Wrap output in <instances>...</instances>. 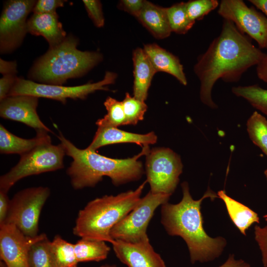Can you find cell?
<instances>
[{"mask_svg":"<svg viewBox=\"0 0 267 267\" xmlns=\"http://www.w3.org/2000/svg\"><path fill=\"white\" fill-rule=\"evenodd\" d=\"M65 151L63 145L41 144L20 155L18 163L0 178V190L8 192L18 181L25 177L55 171L64 167Z\"/></svg>","mask_w":267,"mask_h":267,"instance_id":"6","label":"cell"},{"mask_svg":"<svg viewBox=\"0 0 267 267\" xmlns=\"http://www.w3.org/2000/svg\"><path fill=\"white\" fill-rule=\"evenodd\" d=\"M171 195L154 194L150 191L141 198L136 206L111 230L114 240L135 243L149 240L147 228L156 209L168 202Z\"/></svg>","mask_w":267,"mask_h":267,"instance_id":"9","label":"cell"},{"mask_svg":"<svg viewBox=\"0 0 267 267\" xmlns=\"http://www.w3.org/2000/svg\"><path fill=\"white\" fill-rule=\"evenodd\" d=\"M83 2L89 17L94 25L98 28L103 27L105 21L100 1L96 0H84Z\"/></svg>","mask_w":267,"mask_h":267,"instance_id":"32","label":"cell"},{"mask_svg":"<svg viewBox=\"0 0 267 267\" xmlns=\"http://www.w3.org/2000/svg\"><path fill=\"white\" fill-rule=\"evenodd\" d=\"M50 244L45 235L31 246L28 255L30 267H54Z\"/></svg>","mask_w":267,"mask_h":267,"instance_id":"28","label":"cell"},{"mask_svg":"<svg viewBox=\"0 0 267 267\" xmlns=\"http://www.w3.org/2000/svg\"><path fill=\"white\" fill-rule=\"evenodd\" d=\"M218 14L254 39L260 48H267V17L242 0H222Z\"/></svg>","mask_w":267,"mask_h":267,"instance_id":"12","label":"cell"},{"mask_svg":"<svg viewBox=\"0 0 267 267\" xmlns=\"http://www.w3.org/2000/svg\"><path fill=\"white\" fill-rule=\"evenodd\" d=\"M217 195L224 202L231 221L243 234L246 235V230L253 223L259 222L257 213L228 196L224 190L219 191Z\"/></svg>","mask_w":267,"mask_h":267,"instance_id":"22","label":"cell"},{"mask_svg":"<svg viewBox=\"0 0 267 267\" xmlns=\"http://www.w3.org/2000/svg\"><path fill=\"white\" fill-rule=\"evenodd\" d=\"M107 114L96 122L98 127L117 128L125 125L126 118L122 101L108 97L104 102Z\"/></svg>","mask_w":267,"mask_h":267,"instance_id":"29","label":"cell"},{"mask_svg":"<svg viewBox=\"0 0 267 267\" xmlns=\"http://www.w3.org/2000/svg\"><path fill=\"white\" fill-rule=\"evenodd\" d=\"M0 267H6V266H5V265L4 264V263L3 262H2L1 261H0Z\"/></svg>","mask_w":267,"mask_h":267,"instance_id":"43","label":"cell"},{"mask_svg":"<svg viewBox=\"0 0 267 267\" xmlns=\"http://www.w3.org/2000/svg\"><path fill=\"white\" fill-rule=\"evenodd\" d=\"M65 0H39L33 9L34 13H49L56 12V9L64 5Z\"/></svg>","mask_w":267,"mask_h":267,"instance_id":"33","label":"cell"},{"mask_svg":"<svg viewBox=\"0 0 267 267\" xmlns=\"http://www.w3.org/2000/svg\"><path fill=\"white\" fill-rule=\"evenodd\" d=\"M154 132L138 134L119 130L116 127H98L94 137L88 149L96 151L103 146L119 143H134L142 147L157 142Z\"/></svg>","mask_w":267,"mask_h":267,"instance_id":"16","label":"cell"},{"mask_svg":"<svg viewBox=\"0 0 267 267\" xmlns=\"http://www.w3.org/2000/svg\"><path fill=\"white\" fill-rule=\"evenodd\" d=\"M39 98L32 95L8 96L0 101L1 118L22 123L37 132H51L41 120L37 112Z\"/></svg>","mask_w":267,"mask_h":267,"instance_id":"14","label":"cell"},{"mask_svg":"<svg viewBox=\"0 0 267 267\" xmlns=\"http://www.w3.org/2000/svg\"><path fill=\"white\" fill-rule=\"evenodd\" d=\"M54 267H78L74 244L56 235L50 244Z\"/></svg>","mask_w":267,"mask_h":267,"instance_id":"24","label":"cell"},{"mask_svg":"<svg viewBox=\"0 0 267 267\" xmlns=\"http://www.w3.org/2000/svg\"><path fill=\"white\" fill-rule=\"evenodd\" d=\"M155 38L163 39L172 33L166 8L145 0L143 7L136 18Z\"/></svg>","mask_w":267,"mask_h":267,"instance_id":"20","label":"cell"},{"mask_svg":"<svg viewBox=\"0 0 267 267\" xmlns=\"http://www.w3.org/2000/svg\"><path fill=\"white\" fill-rule=\"evenodd\" d=\"M100 267H117L115 265L105 264V265H102Z\"/></svg>","mask_w":267,"mask_h":267,"instance_id":"42","label":"cell"},{"mask_svg":"<svg viewBox=\"0 0 267 267\" xmlns=\"http://www.w3.org/2000/svg\"><path fill=\"white\" fill-rule=\"evenodd\" d=\"M134 96L145 101L153 77L157 72L143 48H137L133 54Z\"/></svg>","mask_w":267,"mask_h":267,"instance_id":"19","label":"cell"},{"mask_svg":"<svg viewBox=\"0 0 267 267\" xmlns=\"http://www.w3.org/2000/svg\"><path fill=\"white\" fill-rule=\"evenodd\" d=\"M145 0H122L118 4V7L136 18L141 11Z\"/></svg>","mask_w":267,"mask_h":267,"instance_id":"35","label":"cell"},{"mask_svg":"<svg viewBox=\"0 0 267 267\" xmlns=\"http://www.w3.org/2000/svg\"><path fill=\"white\" fill-rule=\"evenodd\" d=\"M146 181L154 194L171 195L182 171L179 156L168 148H154L146 155Z\"/></svg>","mask_w":267,"mask_h":267,"instance_id":"10","label":"cell"},{"mask_svg":"<svg viewBox=\"0 0 267 267\" xmlns=\"http://www.w3.org/2000/svg\"><path fill=\"white\" fill-rule=\"evenodd\" d=\"M27 30L32 35L43 37L49 48L59 45L67 37L56 12L34 13L28 19Z\"/></svg>","mask_w":267,"mask_h":267,"instance_id":"17","label":"cell"},{"mask_svg":"<svg viewBox=\"0 0 267 267\" xmlns=\"http://www.w3.org/2000/svg\"><path fill=\"white\" fill-rule=\"evenodd\" d=\"M17 70L16 61H5L1 58L0 59V72L3 76L15 75Z\"/></svg>","mask_w":267,"mask_h":267,"instance_id":"38","label":"cell"},{"mask_svg":"<svg viewBox=\"0 0 267 267\" xmlns=\"http://www.w3.org/2000/svg\"><path fill=\"white\" fill-rule=\"evenodd\" d=\"M249 1L267 17V0H250Z\"/></svg>","mask_w":267,"mask_h":267,"instance_id":"41","label":"cell"},{"mask_svg":"<svg viewBox=\"0 0 267 267\" xmlns=\"http://www.w3.org/2000/svg\"><path fill=\"white\" fill-rule=\"evenodd\" d=\"M17 77L15 75H5L0 79V100L8 96Z\"/></svg>","mask_w":267,"mask_h":267,"instance_id":"36","label":"cell"},{"mask_svg":"<svg viewBox=\"0 0 267 267\" xmlns=\"http://www.w3.org/2000/svg\"><path fill=\"white\" fill-rule=\"evenodd\" d=\"M255 235L262 253L264 267H267V225L264 227L256 225Z\"/></svg>","mask_w":267,"mask_h":267,"instance_id":"34","label":"cell"},{"mask_svg":"<svg viewBox=\"0 0 267 267\" xmlns=\"http://www.w3.org/2000/svg\"><path fill=\"white\" fill-rule=\"evenodd\" d=\"M125 115V125H135L144 118L147 106L145 101L139 100L126 93L122 101Z\"/></svg>","mask_w":267,"mask_h":267,"instance_id":"30","label":"cell"},{"mask_svg":"<svg viewBox=\"0 0 267 267\" xmlns=\"http://www.w3.org/2000/svg\"><path fill=\"white\" fill-rule=\"evenodd\" d=\"M143 49L157 72L170 74L182 85H187L183 66L177 56L156 44H145Z\"/></svg>","mask_w":267,"mask_h":267,"instance_id":"18","label":"cell"},{"mask_svg":"<svg viewBox=\"0 0 267 267\" xmlns=\"http://www.w3.org/2000/svg\"><path fill=\"white\" fill-rule=\"evenodd\" d=\"M247 130L252 141L267 156V120L255 111L247 122Z\"/></svg>","mask_w":267,"mask_h":267,"instance_id":"26","label":"cell"},{"mask_svg":"<svg viewBox=\"0 0 267 267\" xmlns=\"http://www.w3.org/2000/svg\"><path fill=\"white\" fill-rule=\"evenodd\" d=\"M36 2L34 0H10L3 7L0 18V51L7 54L22 44L28 33L27 17Z\"/></svg>","mask_w":267,"mask_h":267,"instance_id":"11","label":"cell"},{"mask_svg":"<svg viewBox=\"0 0 267 267\" xmlns=\"http://www.w3.org/2000/svg\"><path fill=\"white\" fill-rule=\"evenodd\" d=\"M252 43L232 22L224 20L221 32L206 51L198 56L194 72L200 83L201 102L212 109L218 106L212 98L216 82H238L250 67L257 65L267 55Z\"/></svg>","mask_w":267,"mask_h":267,"instance_id":"1","label":"cell"},{"mask_svg":"<svg viewBox=\"0 0 267 267\" xmlns=\"http://www.w3.org/2000/svg\"><path fill=\"white\" fill-rule=\"evenodd\" d=\"M166 10L172 32L185 34L195 23L189 18L184 2L175 3Z\"/></svg>","mask_w":267,"mask_h":267,"instance_id":"27","label":"cell"},{"mask_svg":"<svg viewBox=\"0 0 267 267\" xmlns=\"http://www.w3.org/2000/svg\"><path fill=\"white\" fill-rule=\"evenodd\" d=\"M264 173H265V176L266 177V178H267V169L265 170Z\"/></svg>","mask_w":267,"mask_h":267,"instance_id":"44","label":"cell"},{"mask_svg":"<svg viewBox=\"0 0 267 267\" xmlns=\"http://www.w3.org/2000/svg\"><path fill=\"white\" fill-rule=\"evenodd\" d=\"M50 193L49 188L44 186L27 188L18 192L9 201L3 224L15 225L27 236L38 235L40 214Z\"/></svg>","mask_w":267,"mask_h":267,"instance_id":"7","label":"cell"},{"mask_svg":"<svg viewBox=\"0 0 267 267\" xmlns=\"http://www.w3.org/2000/svg\"><path fill=\"white\" fill-rule=\"evenodd\" d=\"M147 182L116 195H104L89 201L78 213L73 234L83 238L112 244V228L138 204Z\"/></svg>","mask_w":267,"mask_h":267,"instance_id":"4","label":"cell"},{"mask_svg":"<svg viewBox=\"0 0 267 267\" xmlns=\"http://www.w3.org/2000/svg\"><path fill=\"white\" fill-rule=\"evenodd\" d=\"M256 73L258 77L267 84V54L257 65Z\"/></svg>","mask_w":267,"mask_h":267,"instance_id":"39","label":"cell"},{"mask_svg":"<svg viewBox=\"0 0 267 267\" xmlns=\"http://www.w3.org/2000/svg\"><path fill=\"white\" fill-rule=\"evenodd\" d=\"M232 93L247 101L253 107L267 116V89L258 85L234 87Z\"/></svg>","mask_w":267,"mask_h":267,"instance_id":"25","label":"cell"},{"mask_svg":"<svg viewBox=\"0 0 267 267\" xmlns=\"http://www.w3.org/2000/svg\"><path fill=\"white\" fill-rule=\"evenodd\" d=\"M112 245L117 258L128 267H166L149 240L132 243L116 240Z\"/></svg>","mask_w":267,"mask_h":267,"instance_id":"15","label":"cell"},{"mask_svg":"<svg viewBox=\"0 0 267 267\" xmlns=\"http://www.w3.org/2000/svg\"><path fill=\"white\" fill-rule=\"evenodd\" d=\"M78 43L77 39L70 35L49 48L35 62L31 78L42 84L62 85L69 79L83 76L102 60L100 53L81 51L77 48Z\"/></svg>","mask_w":267,"mask_h":267,"instance_id":"5","label":"cell"},{"mask_svg":"<svg viewBox=\"0 0 267 267\" xmlns=\"http://www.w3.org/2000/svg\"><path fill=\"white\" fill-rule=\"evenodd\" d=\"M58 138L64 146L66 155L73 159L67 174L75 189L93 187L105 176L110 178L115 186L139 179L143 169L142 162L138 159L150 151L149 146H145L139 154L132 158L113 159L87 148L80 149L61 133Z\"/></svg>","mask_w":267,"mask_h":267,"instance_id":"3","label":"cell"},{"mask_svg":"<svg viewBox=\"0 0 267 267\" xmlns=\"http://www.w3.org/2000/svg\"><path fill=\"white\" fill-rule=\"evenodd\" d=\"M46 234L35 237L24 235L11 224L0 225V257L6 267H30L29 251L31 246Z\"/></svg>","mask_w":267,"mask_h":267,"instance_id":"13","label":"cell"},{"mask_svg":"<svg viewBox=\"0 0 267 267\" xmlns=\"http://www.w3.org/2000/svg\"><path fill=\"white\" fill-rule=\"evenodd\" d=\"M183 196L178 204L166 202L161 205V223L168 234L179 236L186 242L190 261L205 262L214 260L222 253L226 241L222 237L212 238L204 230L201 212L202 201L210 198L214 200L218 195L208 189L199 200H194L188 184H181Z\"/></svg>","mask_w":267,"mask_h":267,"instance_id":"2","label":"cell"},{"mask_svg":"<svg viewBox=\"0 0 267 267\" xmlns=\"http://www.w3.org/2000/svg\"><path fill=\"white\" fill-rule=\"evenodd\" d=\"M51 141L48 132H37L33 138L25 139L9 132L4 126L0 125V152L1 154H17L21 155L38 145Z\"/></svg>","mask_w":267,"mask_h":267,"instance_id":"21","label":"cell"},{"mask_svg":"<svg viewBox=\"0 0 267 267\" xmlns=\"http://www.w3.org/2000/svg\"><path fill=\"white\" fill-rule=\"evenodd\" d=\"M217 0H192L185 2L187 13L193 21L200 20L219 6Z\"/></svg>","mask_w":267,"mask_h":267,"instance_id":"31","label":"cell"},{"mask_svg":"<svg viewBox=\"0 0 267 267\" xmlns=\"http://www.w3.org/2000/svg\"><path fill=\"white\" fill-rule=\"evenodd\" d=\"M74 245L78 263L103 261L110 251V247L103 241L81 238Z\"/></svg>","mask_w":267,"mask_h":267,"instance_id":"23","label":"cell"},{"mask_svg":"<svg viewBox=\"0 0 267 267\" xmlns=\"http://www.w3.org/2000/svg\"><path fill=\"white\" fill-rule=\"evenodd\" d=\"M117 77L115 73L107 71L103 79L98 82L73 87L44 84L17 78L8 96L32 95L54 99L65 104L68 98L84 99L97 90H108V86L114 84Z\"/></svg>","mask_w":267,"mask_h":267,"instance_id":"8","label":"cell"},{"mask_svg":"<svg viewBox=\"0 0 267 267\" xmlns=\"http://www.w3.org/2000/svg\"><path fill=\"white\" fill-rule=\"evenodd\" d=\"M7 193L0 190V225L4 223L8 211L10 200Z\"/></svg>","mask_w":267,"mask_h":267,"instance_id":"37","label":"cell"},{"mask_svg":"<svg viewBox=\"0 0 267 267\" xmlns=\"http://www.w3.org/2000/svg\"><path fill=\"white\" fill-rule=\"evenodd\" d=\"M219 267H250V266L242 260H235L232 254L229 256L223 264Z\"/></svg>","mask_w":267,"mask_h":267,"instance_id":"40","label":"cell"},{"mask_svg":"<svg viewBox=\"0 0 267 267\" xmlns=\"http://www.w3.org/2000/svg\"><path fill=\"white\" fill-rule=\"evenodd\" d=\"M264 218L265 219L266 221H267V215H265Z\"/></svg>","mask_w":267,"mask_h":267,"instance_id":"45","label":"cell"}]
</instances>
